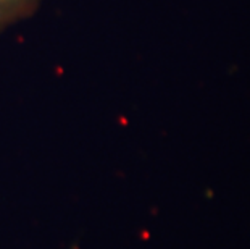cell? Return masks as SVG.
Instances as JSON below:
<instances>
[{"instance_id":"cell-1","label":"cell","mask_w":250,"mask_h":249,"mask_svg":"<svg viewBox=\"0 0 250 249\" xmlns=\"http://www.w3.org/2000/svg\"><path fill=\"white\" fill-rule=\"evenodd\" d=\"M41 0H0V33L12 24L29 18Z\"/></svg>"}]
</instances>
